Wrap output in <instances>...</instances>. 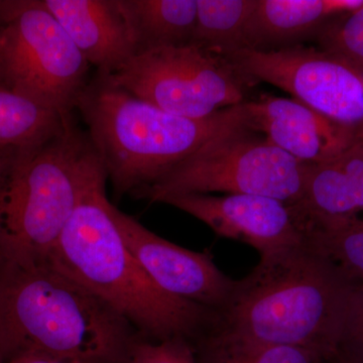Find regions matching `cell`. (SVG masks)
Wrapping results in <instances>:
<instances>
[{
  "label": "cell",
  "mask_w": 363,
  "mask_h": 363,
  "mask_svg": "<svg viewBox=\"0 0 363 363\" xmlns=\"http://www.w3.org/2000/svg\"><path fill=\"white\" fill-rule=\"evenodd\" d=\"M250 85L269 83L363 140V72L335 55L293 45L226 57Z\"/></svg>",
  "instance_id": "obj_9"
},
{
  "label": "cell",
  "mask_w": 363,
  "mask_h": 363,
  "mask_svg": "<svg viewBox=\"0 0 363 363\" xmlns=\"http://www.w3.org/2000/svg\"><path fill=\"white\" fill-rule=\"evenodd\" d=\"M104 77L162 111L191 119L243 104L250 86L226 57L194 43L140 52Z\"/></svg>",
  "instance_id": "obj_8"
},
{
  "label": "cell",
  "mask_w": 363,
  "mask_h": 363,
  "mask_svg": "<svg viewBox=\"0 0 363 363\" xmlns=\"http://www.w3.org/2000/svg\"><path fill=\"white\" fill-rule=\"evenodd\" d=\"M87 63L40 0H20L0 25V85L63 116L88 86Z\"/></svg>",
  "instance_id": "obj_7"
},
{
  "label": "cell",
  "mask_w": 363,
  "mask_h": 363,
  "mask_svg": "<svg viewBox=\"0 0 363 363\" xmlns=\"http://www.w3.org/2000/svg\"><path fill=\"white\" fill-rule=\"evenodd\" d=\"M296 205L309 226L336 225L360 217L363 140H357L330 161L310 164L304 196Z\"/></svg>",
  "instance_id": "obj_14"
},
{
  "label": "cell",
  "mask_w": 363,
  "mask_h": 363,
  "mask_svg": "<svg viewBox=\"0 0 363 363\" xmlns=\"http://www.w3.org/2000/svg\"><path fill=\"white\" fill-rule=\"evenodd\" d=\"M195 348L200 363H331L305 348L245 342L213 331Z\"/></svg>",
  "instance_id": "obj_19"
},
{
  "label": "cell",
  "mask_w": 363,
  "mask_h": 363,
  "mask_svg": "<svg viewBox=\"0 0 363 363\" xmlns=\"http://www.w3.org/2000/svg\"><path fill=\"white\" fill-rule=\"evenodd\" d=\"M160 203L190 214L221 238L245 243L260 257L307 240V219L297 205L266 196L172 195Z\"/></svg>",
  "instance_id": "obj_10"
},
{
  "label": "cell",
  "mask_w": 363,
  "mask_h": 363,
  "mask_svg": "<svg viewBox=\"0 0 363 363\" xmlns=\"http://www.w3.org/2000/svg\"><path fill=\"white\" fill-rule=\"evenodd\" d=\"M16 150L18 149H13V147H0V168L4 166V162H6V160L11 156V154H13Z\"/></svg>",
  "instance_id": "obj_25"
},
{
  "label": "cell",
  "mask_w": 363,
  "mask_h": 363,
  "mask_svg": "<svg viewBox=\"0 0 363 363\" xmlns=\"http://www.w3.org/2000/svg\"><path fill=\"white\" fill-rule=\"evenodd\" d=\"M308 243L363 283V218L326 227L310 226Z\"/></svg>",
  "instance_id": "obj_20"
},
{
  "label": "cell",
  "mask_w": 363,
  "mask_h": 363,
  "mask_svg": "<svg viewBox=\"0 0 363 363\" xmlns=\"http://www.w3.org/2000/svg\"><path fill=\"white\" fill-rule=\"evenodd\" d=\"M362 4L363 0H259L248 21L245 50L290 47Z\"/></svg>",
  "instance_id": "obj_15"
},
{
  "label": "cell",
  "mask_w": 363,
  "mask_h": 363,
  "mask_svg": "<svg viewBox=\"0 0 363 363\" xmlns=\"http://www.w3.org/2000/svg\"><path fill=\"white\" fill-rule=\"evenodd\" d=\"M70 116L0 85V147L26 149L40 145L58 133Z\"/></svg>",
  "instance_id": "obj_18"
},
{
  "label": "cell",
  "mask_w": 363,
  "mask_h": 363,
  "mask_svg": "<svg viewBox=\"0 0 363 363\" xmlns=\"http://www.w3.org/2000/svg\"><path fill=\"white\" fill-rule=\"evenodd\" d=\"M6 363H82L73 362V360L61 359L49 357V355L40 354V353H23L16 355Z\"/></svg>",
  "instance_id": "obj_23"
},
{
  "label": "cell",
  "mask_w": 363,
  "mask_h": 363,
  "mask_svg": "<svg viewBox=\"0 0 363 363\" xmlns=\"http://www.w3.org/2000/svg\"><path fill=\"white\" fill-rule=\"evenodd\" d=\"M136 54L192 42L197 0H117Z\"/></svg>",
  "instance_id": "obj_16"
},
{
  "label": "cell",
  "mask_w": 363,
  "mask_h": 363,
  "mask_svg": "<svg viewBox=\"0 0 363 363\" xmlns=\"http://www.w3.org/2000/svg\"><path fill=\"white\" fill-rule=\"evenodd\" d=\"M210 331L363 363V283L305 241L260 257Z\"/></svg>",
  "instance_id": "obj_1"
},
{
  "label": "cell",
  "mask_w": 363,
  "mask_h": 363,
  "mask_svg": "<svg viewBox=\"0 0 363 363\" xmlns=\"http://www.w3.org/2000/svg\"><path fill=\"white\" fill-rule=\"evenodd\" d=\"M124 363H200L194 343L175 338L152 341L138 336L130 344Z\"/></svg>",
  "instance_id": "obj_22"
},
{
  "label": "cell",
  "mask_w": 363,
  "mask_h": 363,
  "mask_svg": "<svg viewBox=\"0 0 363 363\" xmlns=\"http://www.w3.org/2000/svg\"><path fill=\"white\" fill-rule=\"evenodd\" d=\"M76 108L119 194L149 187L215 136L245 124L243 104L207 118H186L130 94L99 74Z\"/></svg>",
  "instance_id": "obj_4"
},
{
  "label": "cell",
  "mask_w": 363,
  "mask_h": 363,
  "mask_svg": "<svg viewBox=\"0 0 363 363\" xmlns=\"http://www.w3.org/2000/svg\"><path fill=\"white\" fill-rule=\"evenodd\" d=\"M259 0H197L192 42L227 57L247 49V28Z\"/></svg>",
  "instance_id": "obj_17"
},
{
  "label": "cell",
  "mask_w": 363,
  "mask_h": 363,
  "mask_svg": "<svg viewBox=\"0 0 363 363\" xmlns=\"http://www.w3.org/2000/svg\"><path fill=\"white\" fill-rule=\"evenodd\" d=\"M16 4V1H0V25L11 13Z\"/></svg>",
  "instance_id": "obj_24"
},
{
  "label": "cell",
  "mask_w": 363,
  "mask_h": 363,
  "mask_svg": "<svg viewBox=\"0 0 363 363\" xmlns=\"http://www.w3.org/2000/svg\"><path fill=\"white\" fill-rule=\"evenodd\" d=\"M320 49L363 72V4L332 21L316 35Z\"/></svg>",
  "instance_id": "obj_21"
},
{
  "label": "cell",
  "mask_w": 363,
  "mask_h": 363,
  "mask_svg": "<svg viewBox=\"0 0 363 363\" xmlns=\"http://www.w3.org/2000/svg\"><path fill=\"white\" fill-rule=\"evenodd\" d=\"M309 167L241 124L215 136L135 195L160 203L172 195L224 193L297 204L304 196Z\"/></svg>",
  "instance_id": "obj_6"
},
{
  "label": "cell",
  "mask_w": 363,
  "mask_h": 363,
  "mask_svg": "<svg viewBox=\"0 0 363 363\" xmlns=\"http://www.w3.org/2000/svg\"><path fill=\"white\" fill-rule=\"evenodd\" d=\"M111 214L126 247L162 291L216 313L227 304L236 279L227 277L209 252L169 242L113 205Z\"/></svg>",
  "instance_id": "obj_11"
},
{
  "label": "cell",
  "mask_w": 363,
  "mask_h": 363,
  "mask_svg": "<svg viewBox=\"0 0 363 363\" xmlns=\"http://www.w3.org/2000/svg\"><path fill=\"white\" fill-rule=\"evenodd\" d=\"M243 107L248 128L303 164L330 161L358 140L292 97L262 95Z\"/></svg>",
  "instance_id": "obj_12"
},
{
  "label": "cell",
  "mask_w": 363,
  "mask_h": 363,
  "mask_svg": "<svg viewBox=\"0 0 363 363\" xmlns=\"http://www.w3.org/2000/svg\"><path fill=\"white\" fill-rule=\"evenodd\" d=\"M0 363H4V359H2V354H1V347H0Z\"/></svg>",
  "instance_id": "obj_26"
},
{
  "label": "cell",
  "mask_w": 363,
  "mask_h": 363,
  "mask_svg": "<svg viewBox=\"0 0 363 363\" xmlns=\"http://www.w3.org/2000/svg\"><path fill=\"white\" fill-rule=\"evenodd\" d=\"M135 333L101 298L51 264L0 262L4 363L23 353L82 363H124Z\"/></svg>",
  "instance_id": "obj_3"
},
{
  "label": "cell",
  "mask_w": 363,
  "mask_h": 363,
  "mask_svg": "<svg viewBox=\"0 0 363 363\" xmlns=\"http://www.w3.org/2000/svg\"><path fill=\"white\" fill-rule=\"evenodd\" d=\"M341 363H358V362H350V360H346V362H342Z\"/></svg>",
  "instance_id": "obj_27"
},
{
  "label": "cell",
  "mask_w": 363,
  "mask_h": 363,
  "mask_svg": "<svg viewBox=\"0 0 363 363\" xmlns=\"http://www.w3.org/2000/svg\"><path fill=\"white\" fill-rule=\"evenodd\" d=\"M40 1L99 75H113L135 56V43L117 0Z\"/></svg>",
  "instance_id": "obj_13"
},
{
  "label": "cell",
  "mask_w": 363,
  "mask_h": 363,
  "mask_svg": "<svg viewBox=\"0 0 363 363\" xmlns=\"http://www.w3.org/2000/svg\"><path fill=\"white\" fill-rule=\"evenodd\" d=\"M91 150L71 116L44 143L7 159L0 169V262L49 264L77 203Z\"/></svg>",
  "instance_id": "obj_5"
},
{
  "label": "cell",
  "mask_w": 363,
  "mask_h": 363,
  "mask_svg": "<svg viewBox=\"0 0 363 363\" xmlns=\"http://www.w3.org/2000/svg\"><path fill=\"white\" fill-rule=\"evenodd\" d=\"M106 180L92 147L77 203L49 264L101 298L140 337L181 338L195 344L211 330L216 312L172 297L149 278L112 217Z\"/></svg>",
  "instance_id": "obj_2"
}]
</instances>
